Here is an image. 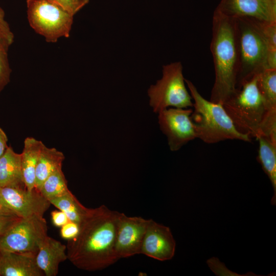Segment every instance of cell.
I'll list each match as a JSON object with an SVG mask.
<instances>
[{
  "mask_svg": "<svg viewBox=\"0 0 276 276\" xmlns=\"http://www.w3.org/2000/svg\"><path fill=\"white\" fill-rule=\"evenodd\" d=\"M120 212L104 205L89 209L79 224V232L68 240L67 259L79 269H103L118 261L116 251L117 223Z\"/></svg>",
  "mask_w": 276,
  "mask_h": 276,
  "instance_id": "6da1fadb",
  "label": "cell"
},
{
  "mask_svg": "<svg viewBox=\"0 0 276 276\" xmlns=\"http://www.w3.org/2000/svg\"><path fill=\"white\" fill-rule=\"evenodd\" d=\"M210 49L215 74L210 101L223 104L237 90L239 52L236 18L215 10Z\"/></svg>",
  "mask_w": 276,
  "mask_h": 276,
  "instance_id": "7a4b0ae2",
  "label": "cell"
},
{
  "mask_svg": "<svg viewBox=\"0 0 276 276\" xmlns=\"http://www.w3.org/2000/svg\"><path fill=\"white\" fill-rule=\"evenodd\" d=\"M239 66L237 89L244 81L267 69H276V50L272 49L265 24L248 17L237 18Z\"/></svg>",
  "mask_w": 276,
  "mask_h": 276,
  "instance_id": "3957f363",
  "label": "cell"
},
{
  "mask_svg": "<svg viewBox=\"0 0 276 276\" xmlns=\"http://www.w3.org/2000/svg\"><path fill=\"white\" fill-rule=\"evenodd\" d=\"M185 82L193 100L191 118L198 139L207 144L227 140L251 142L250 136L237 130L223 104L207 100L191 81L185 79Z\"/></svg>",
  "mask_w": 276,
  "mask_h": 276,
  "instance_id": "277c9868",
  "label": "cell"
},
{
  "mask_svg": "<svg viewBox=\"0 0 276 276\" xmlns=\"http://www.w3.org/2000/svg\"><path fill=\"white\" fill-rule=\"evenodd\" d=\"M258 74L243 82L223 107L237 130L250 137L259 136L268 111L258 85Z\"/></svg>",
  "mask_w": 276,
  "mask_h": 276,
  "instance_id": "5b68a950",
  "label": "cell"
},
{
  "mask_svg": "<svg viewBox=\"0 0 276 276\" xmlns=\"http://www.w3.org/2000/svg\"><path fill=\"white\" fill-rule=\"evenodd\" d=\"M29 24L46 42L56 43L70 36L74 16L50 0H27Z\"/></svg>",
  "mask_w": 276,
  "mask_h": 276,
  "instance_id": "8992f818",
  "label": "cell"
},
{
  "mask_svg": "<svg viewBox=\"0 0 276 276\" xmlns=\"http://www.w3.org/2000/svg\"><path fill=\"white\" fill-rule=\"evenodd\" d=\"M148 94L150 105L155 113L168 108H188L193 106L180 62L164 65L162 78L150 86Z\"/></svg>",
  "mask_w": 276,
  "mask_h": 276,
  "instance_id": "52a82bcc",
  "label": "cell"
},
{
  "mask_svg": "<svg viewBox=\"0 0 276 276\" xmlns=\"http://www.w3.org/2000/svg\"><path fill=\"white\" fill-rule=\"evenodd\" d=\"M47 235L44 218H21L0 237V251L37 255L40 242Z\"/></svg>",
  "mask_w": 276,
  "mask_h": 276,
  "instance_id": "ba28073f",
  "label": "cell"
},
{
  "mask_svg": "<svg viewBox=\"0 0 276 276\" xmlns=\"http://www.w3.org/2000/svg\"><path fill=\"white\" fill-rule=\"evenodd\" d=\"M192 112L193 109L190 108L172 107L158 113L160 128L166 135L171 151H177L190 141L197 138L191 118Z\"/></svg>",
  "mask_w": 276,
  "mask_h": 276,
  "instance_id": "9c48e42d",
  "label": "cell"
},
{
  "mask_svg": "<svg viewBox=\"0 0 276 276\" xmlns=\"http://www.w3.org/2000/svg\"><path fill=\"white\" fill-rule=\"evenodd\" d=\"M0 199L14 214L22 218H43L51 203L35 189L0 187Z\"/></svg>",
  "mask_w": 276,
  "mask_h": 276,
  "instance_id": "30bf717a",
  "label": "cell"
},
{
  "mask_svg": "<svg viewBox=\"0 0 276 276\" xmlns=\"http://www.w3.org/2000/svg\"><path fill=\"white\" fill-rule=\"evenodd\" d=\"M150 220L120 213L116 240V251L119 259L141 254L144 237Z\"/></svg>",
  "mask_w": 276,
  "mask_h": 276,
  "instance_id": "8fae6325",
  "label": "cell"
},
{
  "mask_svg": "<svg viewBox=\"0 0 276 276\" xmlns=\"http://www.w3.org/2000/svg\"><path fill=\"white\" fill-rule=\"evenodd\" d=\"M216 10L236 18L276 22V0H221Z\"/></svg>",
  "mask_w": 276,
  "mask_h": 276,
  "instance_id": "7c38bea8",
  "label": "cell"
},
{
  "mask_svg": "<svg viewBox=\"0 0 276 276\" xmlns=\"http://www.w3.org/2000/svg\"><path fill=\"white\" fill-rule=\"evenodd\" d=\"M175 248L176 242L170 228L151 219L144 237L141 254L164 261L173 258Z\"/></svg>",
  "mask_w": 276,
  "mask_h": 276,
  "instance_id": "4fadbf2b",
  "label": "cell"
},
{
  "mask_svg": "<svg viewBox=\"0 0 276 276\" xmlns=\"http://www.w3.org/2000/svg\"><path fill=\"white\" fill-rule=\"evenodd\" d=\"M36 254L30 252H1L0 276H43L38 266Z\"/></svg>",
  "mask_w": 276,
  "mask_h": 276,
  "instance_id": "5bb4252c",
  "label": "cell"
},
{
  "mask_svg": "<svg viewBox=\"0 0 276 276\" xmlns=\"http://www.w3.org/2000/svg\"><path fill=\"white\" fill-rule=\"evenodd\" d=\"M67 259L66 246L48 235L40 242L36 256L37 264L45 276H56L60 263Z\"/></svg>",
  "mask_w": 276,
  "mask_h": 276,
  "instance_id": "9a60e30c",
  "label": "cell"
},
{
  "mask_svg": "<svg viewBox=\"0 0 276 276\" xmlns=\"http://www.w3.org/2000/svg\"><path fill=\"white\" fill-rule=\"evenodd\" d=\"M44 145L42 141L27 137L24 143L21 156V168L23 181L26 188L35 189L36 168L41 150Z\"/></svg>",
  "mask_w": 276,
  "mask_h": 276,
  "instance_id": "2e32d148",
  "label": "cell"
},
{
  "mask_svg": "<svg viewBox=\"0 0 276 276\" xmlns=\"http://www.w3.org/2000/svg\"><path fill=\"white\" fill-rule=\"evenodd\" d=\"M24 187L20 154L15 152L11 146H8L0 157V187Z\"/></svg>",
  "mask_w": 276,
  "mask_h": 276,
  "instance_id": "e0dca14e",
  "label": "cell"
},
{
  "mask_svg": "<svg viewBox=\"0 0 276 276\" xmlns=\"http://www.w3.org/2000/svg\"><path fill=\"white\" fill-rule=\"evenodd\" d=\"M259 148L257 160L268 177L273 190L271 199L272 205L276 204V143L263 135L257 137Z\"/></svg>",
  "mask_w": 276,
  "mask_h": 276,
  "instance_id": "ac0fdd59",
  "label": "cell"
},
{
  "mask_svg": "<svg viewBox=\"0 0 276 276\" xmlns=\"http://www.w3.org/2000/svg\"><path fill=\"white\" fill-rule=\"evenodd\" d=\"M64 158L61 151L55 148L47 147L44 144L36 168L35 188L36 190L39 191L42 184L50 175L62 168Z\"/></svg>",
  "mask_w": 276,
  "mask_h": 276,
  "instance_id": "d6986e66",
  "label": "cell"
},
{
  "mask_svg": "<svg viewBox=\"0 0 276 276\" xmlns=\"http://www.w3.org/2000/svg\"><path fill=\"white\" fill-rule=\"evenodd\" d=\"M49 201L51 204L63 212L69 221L78 224L80 223L89 210L83 206L71 191Z\"/></svg>",
  "mask_w": 276,
  "mask_h": 276,
  "instance_id": "ffe728a7",
  "label": "cell"
},
{
  "mask_svg": "<svg viewBox=\"0 0 276 276\" xmlns=\"http://www.w3.org/2000/svg\"><path fill=\"white\" fill-rule=\"evenodd\" d=\"M258 85L267 110L276 109V69H267L259 74Z\"/></svg>",
  "mask_w": 276,
  "mask_h": 276,
  "instance_id": "44dd1931",
  "label": "cell"
},
{
  "mask_svg": "<svg viewBox=\"0 0 276 276\" xmlns=\"http://www.w3.org/2000/svg\"><path fill=\"white\" fill-rule=\"evenodd\" d=\"M70 191L62 168L50 175L44 181L39 191L48 200L62 196Z\"/></svg>",
  "mask_w": 276,
  "mask_h": 276,
  "instance_id": "7402d4cb",
  "label": "cell"
},
{
  "mask_svg": "<svg viewBox=\"0 0 276 276\" xmlns=\"http://www.w3.org/2000/svg\"><path fill=\"white\" fill-rule=\"evenodd\" d=\"M260 135L268 137L276 143V109L267 111L261 125Z\"/></svg>",
  "mask_w": 276,
  "mask_h": 276,
  "instance_id": "603a6c76",
  "label": "cell"
},
{
  "mask_svg": "<svg viewBox=\"0 0 276 276\" xmlns=\"http://www.w3.org/2000/svg\"><path fill=\"white\" fill-rule=\"evenodd\" d=\"M7 52L8 50L0 45V93L10 81L11 70Z\"/></svg>",
  "mask_w": 276,
  "mask_h": 276,
  "instance_id": "cb8c5ba5",
  "label": "cell"
},
{
  "mask_svg": "<svg viewBox=\"0 0 276 276\" xmlns=\"http://www.w3.org/2000/svg\"><path fill=\"white\" fill-rule=\"evenodd\" d=\"M14 36L5 19L0 18V45L8 50L13 43Z\"/></svg>",
  "mask_w": 276,
  "mask_h": 276,
  "instance_id": "d4e9b609",
  "label": "cell"
},
{
  "mask_svg": "<svg viewBox=\"0 0 276 276\" xmlns=\"http://www.w3.org/2000/svg\"><path fill=\"white\" fill-rule=\"evenodd\" d=\"M89 0H56V3L74 16Z\"/></svg>",
  "mask_w": 276,
  "mask_h": 276,
  "instance_id": "484cf974",
  "label": "cell"
},
{
  "mask_svg": "<svg viewBox=\"0 0 276 276\" xmlns=\"http://www.w3.org/2000/svg\"><path fill=\"white\" fill-rule=\"evenodd\" d=\"M20 218L15 214L0 215V237Z\"/></svg>",
  "mask_w": 276,
  "mask_h": 276,
  "instance_id": "4316f807",
  "label": "cell"
},
{
  "mask_svg": "<svg viewBox=\"0 0 276 276\" xmlns=\"http://www.w3.org/2000/svg\"><path fill=\"white\" fill-rule=\"evenodd\" d=\"M79 229V224L69 221L61 226L60 235L63 239L70 240L76 236Z\"/></svg>",
  "mask_w": 276,
  "mask_h": 276,
  "instance_id": "83f0119b",
  "label": "cell"
},
{
  "mask_svg": "<svg viewBox=\"0 0 276 276\" xmlns=\"http://www.w3.org/2000/svg\"><path fill=\"white\" fill-rule=\"evenodd\" d=\"M52 222L54 225L61 227L69 221L66 215L61 211H54L51 212Z\"/></svg>",
  "mask_w": 276,
  "mask_h": 276,
  "instance_id": "f1b7e54d",
  "label": "cell"
},
{
  "mask_svg": "<svg viewBox=\"0 0 276 276\" xmlns=\"http://www.w3.org/2000/svg\"><path fill=\"white\" fill-rule=\"evenodd\" d=\"M8 137L6 133L0 127V157L4 153L7 147Z\"/></svg>",
  "mask_w": 276,
  "mask_h": 276,
  "instance_id": "f546056e",
  "label": "cell"
},
{
  "mask_svg": "<svg viewBox=\"0 0 276 276\" xmlns=\"http://www.w3.org/2000/svg\"><path fill=\"white\" fill-rule=\"evenodd\" d=\"M15 214L8 209L2 202L0 199V215Z\"/></svg>",
  "mask_w": 276,
  "mask_h": 276,
  "instance_id": "4dcf8cb0",
  "label": "cell"
},
{
  "mask_svg": "<svg viewBox=\"0 0 276 276\" xmlns=\"http://www.w3.org/2000/svg\"><path fill=\"white\" fill-rule=\"evenodd\" d=\"M0 18L5 19V12L0 6Z\"/></svg>",
  "mask_w": 276,
  "mask_h": 276,
  "instance_id": "1f68e13d",
  "label": "cell"
},
{
  "mask_svg": "<svg viewBox=\"0 0 276 276\" xmlns=\"http://www.w3.org/2000/svg\"><path fill=\"white\" fill-rule=\"evenodd\" d=\"M139 274H140V275H147L146 273H143V272H140Z\"/></svg>",
  "mask_w": 276,
  "mask_h": 276,
  "instance_id": "d6a6232c",
  "label": "cell"
},
{
  "mask_svg": "<svg viewBox=\"0 0 276 276\" xmlns=\"http://www.w3.org/2000/svg\"><path fill=\"white\" fill-rule=\"evenodd\" d=\"M50 1L56 3V0H50Z\"/></svg>",
  "mask_w": 276,
  "mask_h": 276,
  "instance_id": "836d02e7",
  "label": "cell"
},
{
  "mask_svg": "<svg viewBox=\"0 0 276 276\" xmlns=\"http://www.w3.org/2000/svg\"><path fill=\"white\" fill-rule=\"evenodd\" d=\"M0 254H1V251H0Z\"/></svg>",
  "mask_w": 276,
  "mask_h": 276,
  "instance_id": "e575fe53",
  "label": "cell"
}]
</instances>
